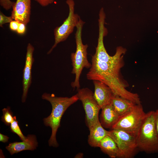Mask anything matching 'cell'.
<instances>
[{"instance_id":"19","label":"cell","mask_w":158,"mask_h":158,"mask_svg":"<svg viewBox=\"0 0 158 158\" xmlns=\"http://www.w3.org/2000/svg\"><path fill=\"white\" fill-rule=\"evenodd\" d=\"M13 20L11 16H5L1 11L0 12V27H2L3 25L10 23Z\"/></svg>"},{"instance_id":"10","label":"cell","mask_w":158,"mask_h":158,"mask_svg":"<svg viewBox=\"0 0 158 158\" xmlns=\"http://www.w3.org/2000/svg\"><path fill=\"white\" fill-rule=\"evenodd\" d=\"M12 9L11 16L13 20L27 25L30 21L31 0H16Z\"/></svg>"},{"instance_id":"23","label":"cell","mask_w":158,"mask_h":158,"mask_svg":"<svg viewBox=\"0 0 158 158\" xmlns=\"http://www.w3.org/2000/svg\"><path fill=\"white\" fill-rule=\"evenodd\" d=\"M26 25L20 22L18 29L16 31L19 34H23L25 33L26 30Z\"/></svg>"},{"instance_id":"15","label":"cell","mask_w":158,"mask_h":158,"mask_svg":"<svg viewBox=\"0 0 158 158\" xmlns=\"http://www.w3.org/2000/svg\"><path fill=\"white\" fill-rule=\"evenodd\" d=\"M111 103L120 116L129 111L136 104L128 99L114 94Z\"/></svg>"},{"instance_id":"24","label":"cell","mask_w":158,"mask_h":158,"mask_svg":"<svg viewBox=\"0 0 158 158\" xmlns=\"http://www.w3.org/2000/svg\"><path fill=\"white\" fill-rule=\"evenodd\" d=\"M155 111V126L158 137V109Z\"/></svg>"},{"instance_id":"22","label":"cell","mask_w":158,"mask_h":158,"mask_svg":"<svg viewBox=\"0 0 158 158\" xmlns=\"http://www.w3.org/2000/svg\"><path fill=\"white\" fill-rule=\"evenodd\" d=\"M19 23L17 20H12L9 23L10 29L13 31H17Z\"/></svg>"},{"instance_id":"5","label":"cell","mask_w":158,"mask_h":158,"mask_svg":"<svg viewBox=\"0 0 158 158\" xmlns=\"http://www.w3.org/2000/svg\"><path fill=\"white\" fill-rule=\"evenodd\" d=\"M146 114L141 104H136L120 117L111 129L121 130L137 136Z\"/></svg>"},{"instance_id":"25","label":"cell","mask_w":158,"mask_h":158,"mask_svg":"<svg viewBox=\"0 0 158 158\" xmlns=\"http://www.w3.org/2000/svg\"><path fill=\"white\" fill-rule=\"evenodd\" d=\"M9 138L7 136L0 133V141L4 143H6L8 141Z\"/></svg>"},{"instance_id":"9","label":"cell","mask_w":158,"mask_h":158,"mask_svg":"<svg viewBox=\"0 0 158 158\" xmlns=\"http://www.w3.org/2000/svg\"><path fill=\"white\" fill-rule=\"evenodd\" d=\"M34 49V47L30 43H28L27 47L25 63L23 71V94L22 97L23 103L25 102L28 89L32 83V69L34 61L33 57Z\"/></svg>"},{"instance_id":"7","label":"cell","mask_w":158,"mask_h":158,"mask_svg":"<svg viewBox=\"0 0 158 158\" xmlns=\"http://www.w3.org/2000/svg\"><path fill=\"white\" fill-rule=\"evenodd\" d=\"M66 3L69 8L68 16L61 26L57 27L54 29V43L47 52L48 54L51 52L59 43L65 41L67 39L73 32L74 28L76 27L80 19V16L75 13V3L74 1L67 0Z\"/></svg>"},{"instance_id":"3","label":"cell","mask_w":158,"mask_h":158,"mask_svg":"<svg viewBox=\"0 0 158 158\" xmlns=\"http://www.w3.org/2000/svg\"><path fill=\"white\" fill-rule=\"evenodd\" d=\"M155 121V111L146 113L137 136L139 150L147 154L158 153V137Z\"/></svg>"},{"instance_id":"12","label":"cell","mask_w":158,"mask_h":158,"mask_svg":"<svg viewBox=\"0 0 158 158\" xmlns=\"http://www.w3.org/2000/svg\"><path fill=\"white\" fill-rule=\"evenodd\" d=\"M26 140L21 142L10 143L6 147L11 155L26 150H33L38 146V142L35 135H29Z\"/></svg>"},{"instance_id":"14","label":"cell","mask_w":158,"mask_h":158,"mask_svg":"<svg viewBox=\"0 0 158 158\" xmlns=\"http://www.w3.org/2000/svg\"><path fill=\"white\" fill-rule=\"evenodd\" d=\"M90 134L88 142L89 145L93 147H98L101 141L108 135L109 131L105 129L100 121L89 128Z\"/></svg>"},{"instance_id":"18","label":"cell","mask_w":158,"mask_h":158,"mask_svg":"<svg viewBox=\"0 0 158 158\" xmlns=\"http://www.w3.org/2000/svg\"><path fill=\"white\" fill-rule=\"evenodd\" d=\"M18 123L16 116H14L13 120L10 124V130L12 132L17 134L21 140H26L27 137L23 134Z\"/></svg>"},{"instance_id":"8","label":"cell","mask_w":158,"mask_h":158,"mask_svg":"<svg viewBox=\"0 0 158 158\" xmlns=\"http://www.w3.org/2000/svg\"><path fill=\"white\" fill-rule=\"evenodd\" d=\"M76 95L82 103L85 114L86 123L89 128L99 121V114L101 109L94 97L93 93L89 88L78 89Z\"/></svg>"},{"instance_id":"2","label":"cell","mask_w":158,"mask_h":158,"mask_svg":"<svg viewBox=\"0 0 158 158\" xmlns=\"http://www.w3.org/2000/svg\"><path fill=\"white\" fill-rule=\"evenodd\" d=\"M42 98L48 101L52 106L50 115L44 118L43 122L46 126L51 129V134L48 141L50 146L57 147L59 144L56 139V134L60 126L61 118L66 109L78 99L76 94L71 97H58L53 94L44 93Z\"/></svg>"},{"instance_id":"16","label":"cell","mask_w":158,"mask_h":158,"mask_svg":"<svg viewBox=\"0 0 158 158\" xmlns=\"http://www.w3.org/2000/svg\"><path fill=\"white\" fill-rule=\"evenodd\" d=\"M98 147L110 157L117 158L118 147L114 140L109 135L106 136L101 141Z\"/></svg>"},{"instance_id":"20","label":"cell","mask_w":158,"mask_h":158,"mask_svg":"<svg viewBox=\"0 0 158 158\" xmlns=\"http://www.w3.org/2000/svg\"><path fill=\"white\" fill-rule=\"evenodd\" d=\"M14 3V2L10 0H0V6L6 10L12 8Z\"/></svg>"},{"instance_id":"6","label":"cell","mask_w":158,"mask_h":158,"mask_svg":"<svg viewBox=\"0 0 158 158\" xmlns=\"http://www.w3.org/2000/svg\"><path fill=\"white\" fill-rule=\"evenodd\" d=\"M108 135L116 144L118 150L117 158H132L136 155L139 150L136 136L116 129L109 131Z\"/></svg>"},{"instance_id":"4","label":"cell","mask_w":158,"mask_h":158,"mask_svg":"<svg viewBox=\"0 0 158 158\" xmlns=\"http://www.w3.org/2000/svg\"><path fill=\"white\" fill-rule=\"evenodd\" d=\"M85 22L80 18L76 27L75 33L76 43V50L75 52L72 53L71 59L73 69L71 73L75 75V78L73 82L71 83V86L74 89L80 88V78L82 71L84 68H90L91 63L87 59V44H84L82 42V28Z\"/></svg>"},{"instance_id":"21","label":"cell","mask_w":158,"mask_h":158,"mask_svg":"<svg viewBox=\"0 0 158 158\" xmlns=\"http://www.w3.org/2000/svg\"><path fill=\"white\" fill-rule=\"evenodd\" d=\"M42 7L47 6L52 4L54 0H34Z\"/></svg>"},{"instance_id":"17","label":"cell","mask_w":158,"mask_h":158,"mask_svg":"<svg viewBox=\"0 0 158 158\" xmlns=\"http://www.w3.org/2000/svg\"><path fill=\"white\" fill-rule=\"evenodd\" d=\"M3 115L1 121L7 126H9L13 121L14 116L9 107L4 108L2 110Z\"/></svg>"},{"instance_id":"11","label":"cell","mask_w":158,"mask_h":158,"mask_svg":"<svg viewBox=\"0 0 158 158\" xmlns=\"http://www.w3.org/2000/svg\"><path fill=\"white\" fill-rule=\"evenodd\" d=\"M94 86V97L101 109L111 102L114 94L105 84L97 80H93Z\"/></svg>"},{"instance_id":"13","label":"cell","mask_w":158,"mask_h":158,"mask_svg":"<svg viewBox=\"0 0 158 158\" xmlns=\"http://www.w3.org/2000/svg\"><path fill=\"white\" fill-rule=\"evenodd\" d=\"M100 122L104 128L112 129L120 116L114 108L111 102L102 109Z\"/></svg>"},{"instance_id":"1","label":"cell","mask_w":158,"mask_h":158,"mask_svg":"<svg viewBox=\"0 0 158 158\" xmlns=\"http://www.w3.org/2000/svg\"><path fill=\"white\" fill-rule=\"evenodd\" d=\"M105 20H98L99 36L95 54L92 56L91 66L86 74L87 79L102 82L109 87L114 95L130 100L136 104L141 103L137 93L131 92L126 89L128 83L123 78L121 70L124 66L123 57L126 49L118 47L115 54L109 55L105 47L104 37L107 34L104 26Z\"/></svg>"}]
</instances>
